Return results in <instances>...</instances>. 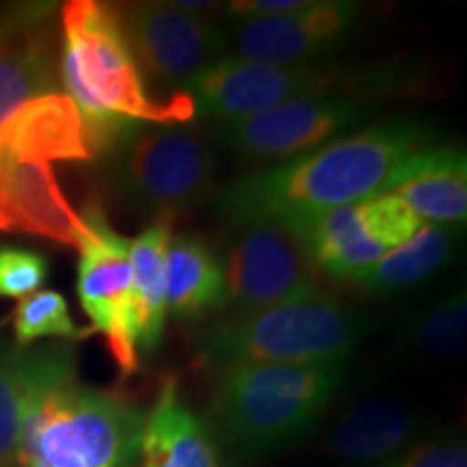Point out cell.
Returning <instances> with one entry per match:
<instances>
[{
	"mask_svg": "<svg viewBox=\"0 0 467 467\" xmlns=\"http://www.w3.org/2000/svg\"><path fill=\"white\" fill-rule=\"evenodd\" d=\"M431 130L418 119H385L323 148L232 182L219 195L221 214L236 227H295L318 214L385 192L389 175L426 148Z\"/></svg>",
	"mask_w": 467,
	"mask_h": 467,
	"instance_id": "obj_1",
	"label": "cell"
},
{
	"mask_svg": "<svg viewBox=\"0 0 467 467\" xmlns=\"http://www.w3.org/2000/svg\"><path fill=\"white\" fill-rule=\"evenodd\" d=\"M58 78L83 117L96 159L132 124H189L195 117L186 91L150 89L113 3L69 0L58 9Z\"/></svg>",
	"mask_w": 467,
	"mask_h": 467,
	"instance_id": "obj_2",
	"label": "cell"
},
{
	"mask_svg": "<svg viewBox=\"0 0 467 467\" xmlns=\"http://www.w3.org/2000/svg\"><path fill=\"white\" fill-rule=\"evenodd\" d=\"M33 379L17 437L22 467H137L145 411L128 396L80 383L74 348H31Z\"/></svg>",
	"mask_w": 467,
	"mask_h": 467,
	"instance_id": "obj_3",
	"label": "cell"
},
{
	"mask_svg": "<svg viewBox=\"0 0 467 467\" xmlns=\"http://www.w3.org/2000/svg\"><path fill=\"white\" fill-rule=\"evenodd\" d=\"M93 159L83 117L66 93L17 107L0 124V232L78 249L85 223L58 184L55 162Z\"/></svg>",
	"mask_w": 467,
	"mask_h": 467,
	"instance_id": "obj_4",
	"label": "cell"
},
{
	"mask_svg": "<svg viewBox=\"0 0 467 467\" xmlns=\"http://www.w3.org/2000/svg\"><path fill=\"white\" fill-rule=\"evenodd\" d=\"M350 364H238L217 372L221 433L249 457L295 446L317 429Z\"/></svg>",
	"mask_w": 467,
	"mask_h": 467,
	"instance_id": "obj_5",
	"label": "cell"
},
{
	"mask_svg": "<svg viewBox=\"0 0 467 467\" xmlns=\"http://www.w3.org/2000/svg\"><path fill=\"white\" fill-rule=\"evenodd\" d=\"M366 334L361 314L318 288L217 320L202 336L197 358L214 372L238 364H350Z\"/></svg>",
	"mask_w": 467,
	"mask_h": 467,
	"instance_id": "obj_6",
	"label": "cell"
},
{
	"mask_svg": "<svg viewBox=\"0 0 467 467\" xmlns=\"http://www.w3.org/2000/svg\"><path fill=\"white\" fill-rule=\"evenodd\" d=\"M109 154L126 202L156 217L195 206L214 184L213 145L186 124H132Z\"/></svg>",
	"mask_w": 467,
	"mask_h": 467,
	"instance_id": "obj_7",
	"label": "cell"
},
{
	"mask_svg": "<svg viewBox=\"0 0 467 467\" xmlns=\"http://www.w3.org/2000/svg\"><path fill=\"white\" fill-rule=\"evenodd\" d=\"M381 87L389 89V72L372 69L355 76L325 63L273 66L223 57L197 74L184 91L195 104V113L221 124L262 113L296 98L320 96L334 89H350V96L355 98H361L358 91L368 89L370 98Z\"/></svg>",
	"mask_w": 467,
	"mask_h": 467,
	"instance_id": "obj_8",
	"label": "cell"
},
{
	"mask_svg": "<svg viewBox=\"0 0 467 467\" xmlns=\"http://www.w3.org/2000/svg\"><path fill=\"white\" fill-rule=\"evenodd\" d=\"M422 219L392 192L347 203L288 227L325 275L355 284L383 255L407 243Z\"/></svg>",
	"mask_w": 467,
	"mask_h": 467,
	"instance_id": "obj_9",
	"label": "cell"
},
{
	"mask_svg": "<svg viewBox=\"0 0 467 467\" xmlns=\"http://www.w3.org/2000/svg\"><path fill=\"white\" fill-rule=\"evenodd\" d=\"M80 217L85 223L76 282L80 307L93 329L104 336L121 375H134L141 358L137 348V301L128 258L130 241L113 230L100 202L91 200Z\"/></svg>",
	"mask_w": 467,
	"mask_h": 467,
	"instance_id": "obj_10",
	"label": "cell"
},
{
	"mask_svg": "<svg viewBox=\"0 0 467 467\" xmlns=\"http://www.w3.org/2000/svg\"><path fill=\"white\" fill-rule=\"evenodd\" d=\"M375 104L342 93L296 98L243 119L214 124L213 139L247 161H290L348 134Z\"/></svg>",
	"mask_w": 467,
	"mask_h": 467,
	"instance_id": "obj_11",
	"label": "cell"
},
{
	"mask_svg": "<svg viewBox=\"0 0 467 467\" xmlns=\"http://www.w3.org/2000/svg\"><path fill=\"white\" fill-rule=\"evenodd\" d=\"M225 307L255 312L318 290L320 271L299 238L279 223L243 227L225 247Z\"/></svg>",
	"mask_w": 467,
	"mask_h": 467,
	"instance_id": "obj_12",
	"label": "cell"
},
{
	"mask_svg": "<svg viewBox=\"0 0 467 467\" xmlns=\"http://www.w3.org/2000/svg\"><path fill=\"white\" fill-rule=\"evenodd\" d=\"M117 11L145 78L161 85L186 87L227 52L225 26L213 17L184 14L171 3H124Z\"/></svg>",
	"mask_w": 467,
	"mask_h": 467,
	"instance_id": "obj_13",
	"label": "cell"
},
{
	"mask_svg": "<svg viewBox=\"0 0 467 467\" xmlns=\"http://www.w3.org/2000/svg\"><path fill=\"white\" fill-rule=\"evenodd\" d=\"M364 5L353 0H307L306 7L271 17H243L225 26L236 58L273 66H306L334 55L358 31Z\"/></svg>",
	"mask_w": 467,
	"mask_h": 467,
	"instance_id": "obj_14",
	"label": "cell"
},
{
	"mask_svg": "<svg viewBox=\"0 0 467 467\" xmlns=\"http://www.w3.org/2000/svg\"><path fill=\"white\" fill-rule=\"evenodd\" d=\"M55 3L0 7V124L17 107L58 91V28Z\"/></svg>",
	"mask_w": 467,
	"mask_h": 467,
	"instance_id": "obj_15",
	"label": "cell"
},
{
	"mask_svg": "<svg viewBox=\"0 0 467 467\" xmlns=\"http://www.w3.org/2000/svg\"><path fill=\"white\" fill-rule=\"evenodd\" d=\"M431 416L392 394H368L337 413L325 435V451L355 465H381L424 437Z\"/></svg>",
	"mask_w": 467,
	"mask_h": 467,
	"instance_id": "obj_16",
	"label": "cell"
},
{
	"mask_svg": "<svg viewBox=\"0 0 467 467\" xmlns=\"http://www.w3.org/2000/svg\"><path fill=\"white\" fill-rule=\"evenodd\" d=\"M141 467H225L213 426L180 392L178 379H162L156 400L145 411Z\"/></svg>",
	"mask_w": 467,
	"mask_h": 467,
	"instance_id": "obj_17",
	"label": "cell"
},
{
	"mask_svg": "<svg viewBox=\"0 0 467 467\" xmlns=\"http://www.w3.org/2000/svg\"><path fill=\"white\" fill-rule=\"evenodd\" d=\"M385 192L400 197L420 219L440 225L465 223L467 159L459 145H431L402 161Z\"/></svg>",
	"mask_w": 467,
	"mask_h": 467,
	"instance_id": "obj_18",
	"label": "cell"
},
{
	"mask_svg": "<svg viewBox=\"0 0 467 467\" xmlns=\"http://www.w3.org/2000/svg\"><path fill=\"white\" fill-rule=\"evenodd\" d=\"M221 307L225 282L217 251L192 232L173 234L165 258V312L191 323Z\"/></svg>",
	"mask_w": 467,
	"mask_h": 467,
	"instance_id": "obj_19",
	"label": "cell"
},
{
	"mask_svg": "<svg viewBox=\"0 0 467 467\" xmlns=\"http://www.w3.org/2000/svg\"><path fill=\"white\" fill-rule=\"evenodd\" d=\"M175 217H156L134 241H130V271L137 301V348L139 358L159 350L165 331V258L173 236Z\"/></svg>",
	"mask_w": 467,
	"mask_h": 467,
	"instance_id": "obj_20",
	"label": "cell"
},
{
	"mask_svg": "<svg viewBox=\"0 0 467 467\" xmlns=\"http://www.w3.org/2000/svg\"><path fill=\"white\" fill-rule=\"evenodd\" d=\"M459 225L424 223L402 243L383 255L358 282L368 295L389 296L426 282L452 260L457 251Z\"/></svg>",
	"mask_w": 467,
	"mask_h": 467,
	"instance_id": "obj_21",
	"label": "cell"
},
{
	"mask_svg": "<svg viewBox=\"0 0 467 467\" xmlns=\"http://www.w3.org/2000/svg\"><path fill=\"white\" fill-rule=\"evenodd\" d=\"M400 340L416 353L433 359H457L467 344L465 288L454 290L433 306L407 318Z\"/></svg>",
	"mask_w": 467,
	"mask_h": 467,
	"instance_id": "obj_22",
	"label": "cell"
},
{
	"mask_svg": "<svg viewBox=\"0 0 467 467\" xmlns=\"http://www.w3.org/2000/svg\"><path fill=\"white\" fill-rule=\"evenodd\" d=\"M31 379V348L0 342V467L16 465L17 437Z\"/></svg>",
	"mask_w": 467,
	"mask_h": 467,
	"instance_id": "obj_23",
	"label": "cell"
},
{
	"mask_svg": "<svg viewBox=\"0 0 467 467\" xmlns=\"http://www.w3.org/2000/svg\"><path fill=\"white\" fill-rule=\"evenodd\" d=\"M76 336L78 329L61 292L37 290L20 299L14 314V344L17 348H28L42 337L72 340Z\"/></svg>",
	"mask_w": 467,
	"mask_h": 467,
	"instance_id": "obj_24",
	"label": "cell"
},
{
	"mask_svg": "<svg viewBox=\"0 0 467 467\" xmlns=\"http://www.w3.org/2000/svg\"><path fill=\"white\" fill-rule=\"evenodd\" d=\"M50 265L33 249L0 247V296L25 299L46 284Z\"/></svg>",
	"mask_w": 467,
	"mask_h": 467,
	"instance_id": "obj_25",
	"label": "cell"
},
{
	"mask_svg": "<svg viewBox=\"0 0 467 467\" xmlns=\"http://www.w3.org/2000/svg\"><path fill=\"white\" fill-rule=\"evenodd\" d=\"M379 467H467V446L454 431L426 433Z\"/></svg>",
	"mask_w": 467,
	"mask_h": 467,
	"instance_id": "obj_26",
	"label": "cell"
},
{
	"mask_svg": "<svg viewBox=\"0 0 467 467\" xmlns=\"http://www.w3.org/2000/svg\"><path fill=\"white\" fill-rule=\"evenodd\" d=\"M14 467H22V465H14Z\"/></svg>",
	"mask_w": 467,
	"mask_h": 467,
	"instance_id": "obj_27",
	"label": "cell"
}]
</instances>
